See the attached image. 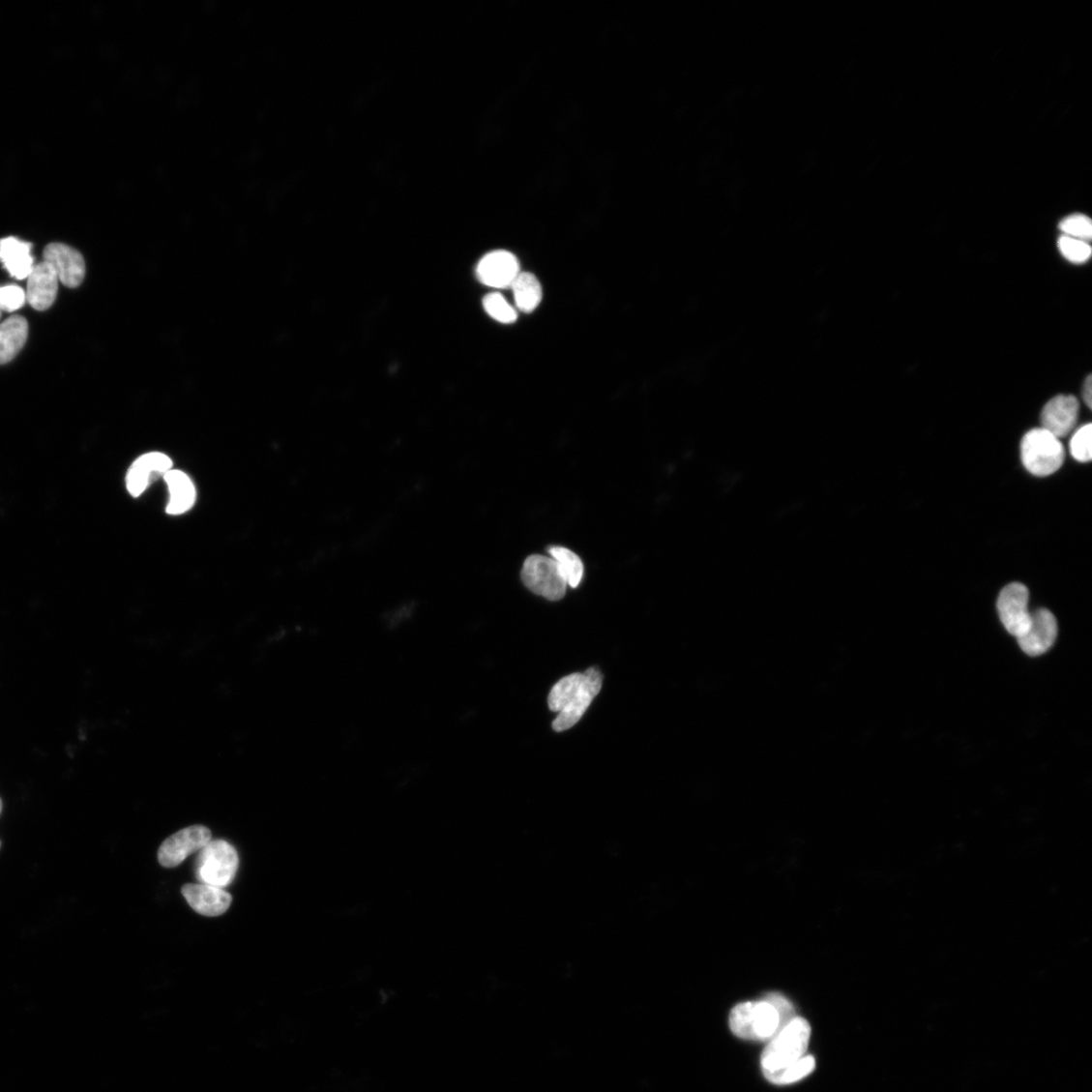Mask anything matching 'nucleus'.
<instances>
[{
    "instance_id": "1",
    "label": "nucleus",
    "mask_w": 1092,
    "mask_h": 1092,
    "mask_svg": "<svg viewBox=\"0 0 1092 1092\" xmlns=\"http://www.w3.org/2000/svg\"><path fill=\"white\" fill-rule=\"evenodd\" d=\"M602 682L601 673L595 667L585 673H575L557 682L550 691L548 707L559 716L552 723L556 732L570 729L578 723L599 694Z\"/></svg>"
},
{
    "instance_id": "2",
    "label": "nucleus",
    "mask_w": 1092,
    "mask_h": 1092,
    "mask_svg": "<svg viewBox=\"0 0 1092 1092\" xmlns=\"http://www.w3.org/2000/svg\"><path fill=\"white\" fill-rule=\"evenodd\" d=\"M812 1035L809 1021L795 1017L767 1045L762 1055L763 1072H777L806 1056Z\"/></svg>"
},
{
    "instance_id": "3",
    "label": "nucleus",
    "mask_w": 1092,
    "mask_h": 1092,
    "mask_svg": "<svg viewBox=\"0 0 1092 1092\" xmlns=\"http://www.w3.org/2000/svg\"><path fill=\"white\" fill-rule=\"evenodd\" d=\"M729 1026L731 1032L741 1039L768 1041L779 1032L780 1018L768 1001H747L732 1009Z\"/></svg>"
},
{
    "instance_id": "4",
    "label": "nucleus",
    "mask_w": 1092,
    "mask_h": 1092,
    "mask_svg": "<svg viewBox=\"0 0 1092 1092\" xmlns=\"http://www.w3.org/2000/svg\"><path fill=\"white\" fill-rule=\"evenodd\" d=\"M1020 457L1029 473L1047 477L1060 469L1065 459V451L1059 438L1041 428L1032 429L1023 436Z\"/></svg>"
},
{
    "instance_id": "5",
    "label": "nucleus",
    "mask_w": 1092,
    "mask_h": 1092,
    "mask_svg": "<svg viewBox=\"0 0 1092 1092\" xmlns=\"http://www.w3.org/2000/svg\"><path fill=\"white\" fill-rule=\"evenodd\" d=\"M239 857L234 846L226 841H210L194 864L195 878L203 884L224 888L230 885L237 873Z\"/></svg>"
},
{
    "instance_id": "6",
    "label": "nucleus",
    "mask_w": 1092,
    "mask_h": 1092,
    "mask_svg": "<svg viewBox=\"0 0 1092 1092\" xmlns=\"http://www.w3.org/2000/svg\"><path fill=\"white\" fill-rule=\"evenodd\" d=\"M521 577L531 592L547 600L559 601L566 595L568 585L550 557L539 554L527 557Z\"/></svg>"
},
{
    "instance_id": "7",
    "label": "nucleus",
    "mask_w": 1092,
    "mask_h": 1092,
    "mask_svg": "<svg viewBox=\"0 0 1092 1092\" xmlns=\"http://www.w3.org/2000/svg\"><path fill=\"white\" fill-rule=\"evenodd\" d=\"M1029 599L1028 588L1020 583L1008 585L998 596L997 611L1000 621L1017 639L1028 631L1031 624Z\"/></svg>"
},
{
    "instance_id": "8",
    "label": "nucleus",
    "mask_w": 1092,
    "mask_h": 1092,
    "mask_svg": "<svg viewBox=\"0 0 1092 1092\" xmlns=\"http://www.w3.org/2000/svg\"><path fill=\"white\" fill-rule=\"evenodd\" d=\"M211 839V831L204 826L184 829L163 841L159 861L165 868L180 866L188 857L202 850Z\"/></svg>"
},
{
    "instance_id": "9",
    "label": "nucleus",
    "mask_w": 1092,
    "mask_h": 1092,
    "mask_svg": "<svg viewBox=\"0 0 1092 1092\" xmlns=\"http://www.w3.org/2000/svg\"><path fill=\"white\" fill-rule=\"evenodd\" d=\"M173 462L165 454L153 452L139 457L132 463L126 476L128 492L138 498L156 480L172 470Z\"/></svg>"
},
{
    "instance_id": "10",
    "label": "nucleus",
    "mask_w": 1092,
    "mask_h": 1092,
    "mask_svg": "<svg viewBox=\"0 0 1092 1092\" xmlns=\"http://www.w3.org/2000/svg\"><path fill=\"white\" fill-rule=\"evenodd\" d=\"M1058 624L1049 610L1041 608L1031 612V624L1026 633L1018 638L1024 654L1038 657L1048 652L1056 641Z\"/></svg>"
},
{
    "instance_id": "11",
    "label": "nucleus",
    "mask_w": 1092,
    "mask_h": 1092,
    "mask_svg": "<svg viewBox=\"0 0 1092 1092\" xmlns=\"http://www.w3.org/2000/svg\"><path fill=\"white\" fill-rule=\"evenodd\" d=\"M1080 411L1079 400L1073 395H1059L1045 405L1041 414L1042 428L1057 438L1071 433L1077 423Z\"/></svg>"
},
{
    "instance_id": "12",
    "label": "nucleus",
    "mask_w": 1092,
    "mask_h": 1092,
    "mask_svg": "<svg viewBox=\"0 0 1092 1092\" xmlns=\"http://www.w3.org/2000/svg\"><path fill=\"white\" fill-rule=\"evenodd\" d=\"M44 261L49 263L60 281L67 287L79 286L85 277V261L76 250L63 243H50L43 252Z\"/></svg>"
},
{
    "instance_id": "13",
    "label": "nucleus",
    "mask_w": 1092,
    "mask_h": 1092,
    "mask_svg": "<svg viewBox=\"0 0 1092 1092\" xmlns=\"http://www.w3.org/2000/svg\"><path fill=\"white\" fill-rule=\"evenodd\" d=\"M477 274L486 285L495 288L509 287L520 274L519 262L516 255L508 251H494L487 254L480 261Z\"/></svg>"
},
{
    "instance_id": "14",
    "label": "nucleus",
    "mask_w": 1092,
    "mask_h": 1092,
    "mask_svg": "<svg viewBox=\"0 0 1092 1092\" xmlns=\"http://www.w3.org/2000/svg\"><path fill=\"white\" fill-rule=\"evenodd\" d=\"M182 894L191 907L205 917L224 915L232 903V897L222 888L207 884H186Z\"/></svg>"
},
{
    "instance_id": "15",
    "label": "nucleus",
    "mask_w": 1092,
    "mask_h": 1092,
    "mask_svg": "<svg viewBox=\"0 0 1092 1092\" xmlns=\"http://www.w3.org/2000/svg\"><path fill=\"white\" fill-rule=\"evenodd\" d=\"M58 276L46 261L36 266L28 278L27 301L37 310H46L54 304L58 292Z\"/></svg>"
},
{
    "instance_id": "16",
    "label": "nucleus",
    "mask_w": 1092,
    "mask_h": 1092,
    "mask_svg": "<svg viewBox=\"0 0 1092 1092\" xmlns=\"http://www.w3.org/2000/svg\"><path fill=\"white\" fill-rule=\"evenodd\" d=\"M32 248V243L15 237L0 240V261L13 278L22 280L33 272L35 259L31 254Z\"/></svg>"
},
{
    "instance_id": "17",
    "label": "nucleus",
    "mask_w": 1092,
    "mask_h": 1092,
    "mask_svg": "<svg viewBox=\"0 0 1092 1092\" xmlns=\"http://www.w3.org/2000/svg\"><path fill=\"white\" fill-rule=\"evenodd\" d=\"M169 491L166 514L183 516L190 511L196 500V489L192 479L183 471L170 470L163 477Z\"/></svg>"
},
{
    "instance_id": "18",
    "label": "nucleus",
    "mask_w": 1092,
    "mask_h": 1092,
    "mask_svg": "<svg viewBox=\"0 0 1092 1092\" xmlns=\"http://www.w3.org/2000/svg\"><path fill=\"white\" fill-rule=\"evenodd\" d=\"M29 336L28 321L15 315L0 323V365L11 363L25 346Z\"/></svg>"
},
{
    "instance_id": "19",
    "label": "nucleus",
    "mask_w": 1092,
    "mask_h": 1092,
    "mask_svg": "<svg viewBox=\"0 0 1092 1092\" xmlns=\"http://www.w3.org/2000/svg\"><path fill=\"white\" fill-rule=\"evenodd\" d=\"M511 287L514 289L517 308L524 313H531L541 304L543 288L536 276L520 273Z\"/></svg>"
},
{
    "instance_id": "20",
    "label": "nucleus",
    "mask_w": 1092,
    "mask_h": 1092,
    "mask_svg": "<svg viewBox=\"0 0 1092 1092\" xmlns=\"http://www.w3.org/2000/svg\"><path fill=\"white\" fill-rule=\"evenodd\" d=\"M548 553L559 568L567 585L576 588L584 576V566L578 555L563 546H551Z\"/></svg>"
},
{
    "instance_id": "21",
    "label": "nucleus",
    "mask_w": 1092,
    "mask_h": 1092,
    "mask_svg": "<svg viewBox=\"0 0 1092 1092\" xmlns=\"http://www.w3.org/2000/svg\"><path fill=\"white\" fill-rule=\"evenodd\" d=\"M815 1069V1059L806 1055L793 1064L777 1072H763L766 1078L779 1085L791 1084L809 1077Z\"/></svg>"
},
{
    "instance_id": "22",
    "label": "nucleus",
    "mask_w": 1092,
    "mask_h": 1092,
    "mask_svg": "<svg viewBox=\"0 0 1092 1092\" xmlns=\"http://www.w3.org/2000/svg\"><path fill=\"white\" fill-rule=\"evenodd\" d=\"M1058 249L1062 256L1074 264H1083L1091 256L1089 242L1065 235L1059 238Z\"/></svg>"
},
{
    "instance_id": "23",
    "label": "nucleus",
    "mask_w": 1092,
    "mask_h": 1092,
    "mask_svg": "<svg viewBox=\"0 0 1092 1092\" xmlns=\"http://www.w3.org/2000/svg\"><path fill=\"white\" fill-rule=\"evenodd\" d=\"M484 308L487 313L500 323L511 324L517 320L515 308L498 294H489L484 299Z\"/></svg>"
},
{
    "instance_id": "24",
    "label": "nucleus",
    "mask_w": 1092,
    "mask_h": 1092,
    "mask_svg": "<svg viewBox=\"0 0 1092 1092\" xmlns=\"http://www.w3.org/2000/svg\"><path fill=\"white\" fill-rule=\"evenodd\" d=\"M1063 235L1089 242L1092 237L1091 220L1081 214L1065 218L1059 225Z\"/></svg>"
},
{
    "instance_id": "25",
    "label": "nucleus",
    "mask_w": 1092,
    "mask_h": 1092,
    "mask_svg": "<svg viewBox=\"0 0 1092 1092\" xmlns=\"http://www.w3.org/2000/svg\"><path fill=\"white\" fill-rule=\"evenodd\" d=\"M1092 427L1090 423L1078 428L1071 441V453L1075 459L1088 462L1092 458L1091 451Z\"/></svg>"
},
{
    "instance_id": "26",
    "label": "nucleus",
    "mask_w": 1092,
    "mask_h": 1092,
    "mask_svg": "<svg viewBox=\"0 0 1092 1092\" xmlns=\"http://www.w3.org/2000/svg\"><path fill=\"white\" fill-rule=\"evenodd\" d=\"M27 295L20 286L9 284L0 286V310L12 313L26 304Z\"/></svg>"
},
{
    "instance_id": "27",
    "label": "nucleus",
    "mask_w": 1092,
    "mask_h": 1092,
    "mask_svg": "<svg viewBox=\"0 0 1092 1092\" xmlns=\"http://www.w3.org/2000/svg\"><path fill=\"white\" fill-rule=\"evenodd\" d=\"M764 1000L768 1001L777 1011L780 1018V1030L795 1018V1011L791 1002L782 994L769 993Z\"/></svg>"
},
{
    "instance_id": "28",
    "label": "nucleus",
    "mask_w": 1092,
    "mask_h": 1092,
    "mask_svg": "<svg viewBox=\"0 0 1092 1092\" xmlns=\"http://www.w3.org/2000/svg\"><path fill=\"white\" fill-rule=\"evenodd\" d=\"M1082 397H1083V399H1084L1086 406L1088 408H1091V404H1092V378H1091V375L1087 376V378H1086V380L1083 384Z\"/></svg>"
},
{
    "instance_id": "29",
    "label": "nucleus",
    "mask_w": 1092,
    "mask_h": 1092,
    "mask_svg": "<svg viewBox=\"0 0 1092 1092\" xmlns=\"http://www.w3.org/2000/svg\"><path fill=\"white\" fill-rule=\"evenodd\" d=\"M3 808H4L3 800H2V798H0V813H2Z\"/></svg>"
},
{
    "instance_id": "30",
    "label": "nucleus",
    "mask_w": 1092,
    "mask_h": 1092,
    "mask_svg": "<svg viewBox=\"0 0 1092 1092\" xmlns=\"http://www.w3.org/2000/svg\"><path fill=\"white\" fill-rule=\"evenodd\" d=\"M2 311H3V310H0V317H2Z\"/></svg>"
},
{
    "instance_id": "31",
    "label": "nucleus",
    "mask_w": 1092,
    "mask_h": 1092,
    "mask_svg": "<svg viewBox=\"0 0 1092 1092\" xmlns=\"http://www.w3.org/2000/svg\"><path fill=\"white\" fill-rule=\"evenodd\" d=\"M0 845H2V842H0Z\"/></svg>"
}]
</instances>
